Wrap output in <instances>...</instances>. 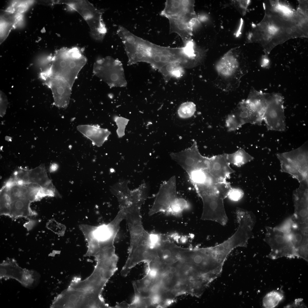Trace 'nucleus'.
Instances as JSON below:
<instances>
[{"instance_id": "nucleus-1", "label": "nucleus", "mask_w": 308, "mask_h": 308, "mask_svg": "<svg viewBox=\"0 0 308 308\" xmlns=\"http://www.w3.org/2000/svg\"><path fill=\"white\" fill-rule=\"evenodd\" d=\"M227 154L207 157L188 175L203 203L201 217L206 220L222 223L228 219L224 204L232 188L227 179L235 172L230 166Z\"/></svg>"}, {"instance_id": "nucleus-2", "label": "nucleus", "mask_w": 308, "mask_h": 308, "mask_svg": "<svg viewBox=\"0 0 308 308\" xmlns=\"http://www.w3.org/2000/svg\"><path fill=\"white\" fill-rule=\"evenodd\" d=\"M50 57V64L40 73V78H60L67 81L72 87L87 62L81 50L77 47L61 48L56 50Z\"/></svg>"}, {"instance_id": "nucleus-3", "label": "nucleus", "mask_w": 308, "mask_h": 308, "mask_svg": "<svg viewBox=\"0 0 308 308\" xmlns=\"http://www.w3.org/2000/svg\"><path fill=\"white\" fill-rule=\"evenodd\" d=\"M53 3L65 4L77 12L88 24L92 37L98 41L103 40L107 32L102 17L104 10L97 8L85 0L58 1H53Z\"/></svg>"}, {"instance_id": "nucleus-4", "label": "nucleus", "mask_w": 308, "mask_h": 308, "mask_svg": "<svg viewBox=\"0 0 308 308\" xmlns=\"http://www.w3.org/2000/svg\"><path fill=\"white\" fill-rule=\"evenodd\" d=\"M117 34L124 45L129 64L149 63L153 43L135 35L121 25L118 27Z\"/></svg>"}, {"instance_id": "nucleus-5", "label": "nucleus", "mask_w": 308, "mask_h": 308, "mask_svg": "<svg viewBox=\"0 0 308 308\" xmlns=\"http://www.w3.org/2000/svg\"><path fill=\"white\" fill-rule=\"evenodd\" d=\"M233 49L225 54L217 62L215 70L219 79L229 88L236 84L237 86L244 74L238 53Z\"/></svg>"}, {"instance_id": "nucleus-6", "label": "nucleus", "mask_w": 308, "mask_h": 308, "mask_svg": "<svg viewBox=\"0 0 308 308\" xmlns=\"http://www.w3.org/2000/svg\"><path fill=\"white\" fill-rule=\"evenodd\" d=\"M93 72L111 87L127 85L122 65L117 59L108 56L98 59L95 62Z\"/></svg>"}, {"instance_id": "nucleus-7", "label": "nucleus", "mask_w": 308, "mask_h": 308, "mask_svg": "<svg viewBox=\"0 0 308 308\" xmlns=\"http://www.w3.org/2000/svg\"><path fill=\"white\" fill-rule=\"evenodd\" d=\"M264 241L271 248L267 257L272 259L282 257H296L293 246L288 234H285L274 227L266 228Z\"/></svg>"}, {"instance_id": "nucleus-8", "label": "nucleus", "mask_w": 308, "mask_h": 308, "mask_svg": "<svg viewBox=\"0 0 308 308\" xmlns=\"http://www.w3.org/2000/svg\"><path fill=\"white\" fill-rule=\"evenodd\" d=\"M283 99L279 93L268 94L263 120L269 130L282 131L286 129Z\"/></svg>"}, {"instance_id": "nucleus-9", "label": "nucleus", "mask_w": 308, "mask_h": 308, "mask_svg": "<svg viewBox=\"0 0 308 308\" xmlns=\"http://www.w3.org/2000/svg\"><path fill=\"white\" fill-rule=\"evenodd\" d=\"M263 119L253 105L247 99L242 100L227 117L226 125L228 130H236L246 123L260 124Z\"/></svg>"}, {"instance_id": "nucleus-10", "label": "nucleus", "mask_w": 308, "mask_h": 308, "mask_svg": "<svg viewBox=\"0 0 308 308\" xmlns=\"http://www.w3.org/2000/svg\"><path fill=\"white\" fill-rule=\"evenodd\" d=\"M189 61L185 54L183 47L172 48L153 43L149 63L153 68L159 70L165 65L172 63H178L183 67L186 66Z\"/></svg>"}, {"instance_id": "nucleus-11", "label": "nucleus", "mask_w": 308, "mask_h": 308, "mask_svg": "<svg viewBox=\"0 0 308 308\" xmlns=\"http://www.w3.org/2000/svg\"><path fill=\"white\" fill-rule=\"evenodd\" d=\"M0 277L14 279L26 287L34 286L40 278L39 274L35 271L20 267L16 261L8 258L0 264Z\"/></svg>"}, {"instance_id": "nucleus-12", "label": "nucleus", "mask_w": 308, "mask_h": 308, "mask_svg": "<svg viewBox=\"0 0 308 308\" xmlns=\"http://www.w3.org/2000/svg\"><path fill=\"white\" fill-rule=\"evenodd\" d=\"M178 198L176 178L173 176L161 185L149 215L151 216L159 212H168Z\"/></svg>"}, {"instance_id": "nucleus-13", "label": "nucleus", "mask_w": 308, "mask_h": 308, "mask_svg": "<svg viewBox=\"0 0 308 308\" xmlns=\"http://www.w3.org/2000/svg\"><path fill=\"white\" fill-rule=\"evenodd\" d=\"M12 178L19 183L37 184L44 189L58 194L48 177L44 167L42 166L31 170L19 169L15 172Z\"/></svg>"}, {"instance_id": "nucleus-14", "label": "nucleus", "mask_w": 308, "mask_h": 308, "mask_svg": "<svg viewBox=\"0 0 308 308\" xmlns=\"http://www.w3.org/2000/svg\"><path fill=\"white\" fill-rule=\"evenodd\" d=\"M194 0H167L160 15L168 19H181L190 22L196 18Z\"/></svg>"}, {"instance_id": "nucleus-15", "label": "nucleus", "mask_w": 308, "mask_h": 308, "mask_svg": "<svg viewBox=\"0 0 308 308\" xmlns=\"http://www.w3.org/2000/svg\"><path fill=\"white\" fill-rule=\"evenodd\" d=\"M40 78L44 85L51 89L54 104L59 108H67L69 104L72 87L70 84L59 77H45Z\"/></svg>"}, {"instance_id": "nucleus-16", "label": "nucleus", "mask_w": 308, "mask_h": 308, "mask_svg": "<svg viewBox=\"0 0 308 308\" xmlns=\"http://www.w3.org/2000/svg\"><path fill=\"white\" fill-rule=\"evenodd\" d=\"M141 209L132 208L125 213V219L128 227L130 242L136 243L147 240L150 237L143 225L140 213Z\"/></svg>"}, {"instance_id": "nucleus-17", "label": "nucleus", "mask_w": 308, "mask_h": 308, "mask_svg": "<svg viewBox=\"0 0 308 308\" xmlns=\"http://www.w3.org/2000/svg\"><path fill=\"white\" fill-rule=\"evenodd\" d=\"M23 11L11 4L0 17V43H2L23 18Z\"/></svg>"}, {"instance_id": "nucleus-18", "label": "nucleus", "mask_w": 308, "mask_h": 308, "mask_svg": "<svg viewBox=\"0 0 308 308\" xmlns=\"http://www.w3.org/2000/svg\"><path fill=\"white\" fill-rule=\"evenodd\" d=\"M288 234L296 257L308 261V231L299 228L294 222L291 231Z\"/></svg>"}, {"instance_id": "nucleus-19", "label": "nucleus", "mask_w": 308, "mask_h": 308, "mask_svg": "<svg viewBox=\"0 0 308 308\" xmlns=\"http://www.w3.org/2000/svg\"><path fill=\"white\" fill-rule=\"evenodd\" d=\"M77 129L85 137L90 140L94 145L98 147L102 146L111 134L108 129L101 128L98 125H79Z\"/></svg>"}, {"instance_id": "nucleus-20", "label": "nucleus", "mask_w": 308, "mask_h": 308, "mask_svg": "<svg viewBox=\"0 0 308 308\" xmlns=\"http://www.w3.org/2000/svg\"><path fill=\"white\" fill-rule=\"evenodd\" d=\"M169 33H175L178 35L183 43H185L191 39L193 27L190 21L184 20L170 18Z\"/></svg>"}, {"instance_id": "nucleus-21", "label": "nucleus", "mask_w": 308, "mask_h": 308, "mask_svg": "<svg viewBox=\"0 0 308 308\" xmlns=\"http://www.w3.org/2000/svg\"><path fill=\"white\" fill-rule=\"evenodd\" d=\"M268 94L258 91L253 88L251 90L247 99L253 105L263 119L267 104Z\"/></svg>"}, {"instance_id": "nucleus-22", "label": "nucleus", "mask_w": 308, "mask_h": 308, "mask_svg": "<svg viewBox=\"0 0 308 308\" xmlns=\"http://www.w3.org/2000/svg\"><path fill=\"white\" fill-rule=\"evenodd\" d=\"M227 158L230 164H232L238 167L241 166L253 159V157L242 148L239 149L232 153L227 154Z\"/></svg>"}, {"instance_id": "nucleus-23", "label": "nucleus", "mask_w": 308, "mask_h": 308, "mask_svg": "<svg viewBox=\"0 0 308 308\" xmlns=\"http://www.w3.org/2000/svg\"><path fill=\"white\" fill-rule=\"evenodd\" d=\"M159 70L166 78L173 77L179 78L182 77L184 73L183 67L180 64L176 62L167 64Z\"/></svg>"}, {"instance_id": "nucleus-24", "label": "nucleus", "mask_w": 308, "mask_h": 308, "mask_svg": "<svg viewBox=\"0 0 308 308\" xmlns=\"http://www.w3.org/2000/svg\"><path fill=\"white\" fill-rule=\"evenodd\" d=\"M283 298L284 295L281 291H272L264 297L262 301L263 305L266 308H274Z\"/></svg>"}, {"instance_id": "nucleus-25", "label": "nucleus", "mask_w": 308, "mask_h": 308, "mask_svg": "<svg viewBox=\"0 0 308 308\" xmlns=\"http://www.w3.org/2000/svg\"><path fill=\"white\" fill-rule=\"evenodd\" d=\"M196 111V106L192 102H187L182 104L178 110L179 116L181 118H187L193 115Z\"/></svg>"}, {"instance_id": "nucleus-26", "label": "nucleus", "mask_w": 308, "mask_h": 308, "mask_svg": "<svg viewBox=\"0 0 308 308\" xmlns=\"http://www.w3.org/2000/svg\"><path fill=\"white\" fill-rule=\"evenodd\" d=\"M188 202L184 199L178 198L171 205L168 212L180 213L187 207Z\"/></svg>"}, {"instance_id": "nucleus-27", "label": "nucleus", "mask_w": 308, "mask_h": 308, "mask_svg": "<svg viewBox=\"0 0 308 308\" xmlns=\"http://www.w3.org/2000/svg\"><path fill=\"white\" fill-rule=\"evenodd\" d=\"M294 222L291 216L287 218L281 224L274 228L285 234H288L291 231Z\"/></svg>"}, {"instance_id": "nucleus-28", "label": "nucleus", "mask_w": 308, "mask_h": 308, "mask_svg": "<svg viewBox=\"0 0 308 308\" xmlns=\"http://www.w3.org/2000/svg\"><path fill=\"white\" fill-rule=\"evenodd\" d=\"M114 119L118 127L117 131V135L119 137H122L125 135V129L128 120L121 117L117 116Z\"/></svg>"}, {"instance_id": "nucleus-29", "label": "nucleus", "mask_w": 308, "mask_h": 308, "mask_svg": "<svg viewBox=\"0 0 308 308\" xmlns=\"http://www.w3.org/2000/svg\"><path fill=\"white\" fill-rule=\"evenodd\" d=\"M243 195V192L241 189L237 188H232L229 192L228 196L231 200L235 201L241 199Z\"/></svg>"}, {"instance_id": "nucleus-30", "label": "nucleus", "mask_w": 308, "mask_h": 308, "mask_svg": "<svg viewBox=\"0 0 308 308\" xmlns=\"http://www.w3.org/2000/svg\"><path fill=\"white\" fill-rule=\"evenodd\" d=\"M8 104L7 97L4 93L0 91V115L3 116L5 114Z\"/></svg>"}, {"instance_id": "nucleus-31", "label": "nucleus", "mask_w": 308, "mask_h": 308, "mask_svg": "<svg viewBox=\"0 0 308 308\" xmlns=\"http://www.w3.org/2000/svg\"><path fill=\"white\" fill-rule=\"evenodd\" d=\"M233 2L236 7L241 13L242 14L244 13L248 3L247 1L235 0L233 1Z\"/></svg>"}, {"instance_id": "nucleus-32", "label": "nucleus", "mask_w": 308, "mask_h": 308, "mask_svg": "<svg viewBox=\"0 0 308 308\" xmlns=\"http://www.w3.org/2000/svg\"><path fill=\"white\" fill-rule=\"evenodd\" d=\"M303 299L299 298L295 300L293 303L286 306V308H304L306 307L303 302Z\"/></svg>"}, {"instance_id": "nucleus-33", "label": "nucleus", "mask_w": 308, "mask_h": 308, "mask_svg": "<svg viewBox=\"0 0 308 308\" xmlns=\"http://www.w3.org/2000/svg\"><path fill=\"white\" fill-rule=\"evenodd\" d=\"M269 64V60L266 56H265L262 59L261 62V65L264 68L268 66Z\"/></svg>"}, {"instance_id": "nucleus-34", "label": "nucleus", "mask_w": 308, "mask_h": 308, "mask_svg": "<svg viewBox=\"0 0 308 308\" xmlns=\"http://www.w3.org/2000/svg\"><path fill=\"white\" fill-rule=\"evenodd\" d=\"M58 165L56 164H52L50 167V170L51 172L55 171L58 168Z\"/></svg>"}]
</instances>
